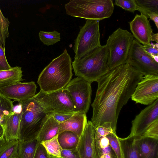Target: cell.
Returning <instances> with one entry per match:
<instances>
[{"label": "cell", "instance_id": "obj_11", "mask_svg": "<svg viewBox=\"0 0 158 158\" xmlns=\"http://www.w3.org/2000/svg\"><path fill=\"white\" fill-rule=\"evenodd\" d=\"M131 98L136 103L147 105L158 99V75L144 76L137 84Z\"/></svg>", "mask_w": 158, "mask_h": 158}, {"label": "cell", "instance_id": "obj_30", "mask_svg": "<svg viewBox=\"0 0 158 158\" xmlns=\"http://www.w3.org/2000/svg\"><path fill=\"white\" fill-rule=\"evenodd\" d=\"M113 133H116L114 131L109 123H105L96 128V136L98 139Z\"/></svg>", "mask_w": 158, "mask_h": 158}, {"label": "cell", "instance_id": "obj_23", "mask_svg": "<svg viewBox=\"0 0 158 158\" xmlns=\"http://www.w3.org/2000/svg\"><path fill=\"white\" fill-rule=\"evenodd\" d=\"M80 137L69 131H64L58 134L57 138L62 149H71L77 148Z\"/></svg>", "mask_w": 158, "mask_h": 158}, {"label": "cell", "instance_id": "obj_24", "mask_svg": "<svg viewBox=\"0 0 158 158\" xmlns=\"http://www.w3.org/2000/svg\"><path fill=\"white\" fill-rule=\"evenodd\" d=\"M137 10L148 18V14L150 12L158 13V0H135Z\"/></svg>", "mask_w": 158, "mask_h": 158}, {"label": "cell", "instance_id": "obj_19", "mask_svg": "<svg viewBox=\"0 0 158 158\" xmlns=\"http://www.w3.org/2000/svg\"><path fill=\"white\" fill-rule=\"evenodd\" d=\"M51 114L45 121L37 138L40 143L50 140L58 134L59 123L53 118Z\"/></svg>", "mask_w": 158, "mask_h": 158}, {"label": "cell", "instance_id": "obj_28", "mask_svg": "<svg viewBox=\"0 0 158 158\" xmlns=\"http://www.w3.org/2000/svg\"><path fill=\"white\" fill-rule=\"evenodd\" d=\"M10 23L2 14L0 8V45L5 48L6 38L9 35L8 27Z\"/></svg>", "mask_w": 158, "mask_h": 158}, {"label": "cell", "instance_id": "obj_13", "mask_svg": "<svg viewBox=\"0 0 158 158\" xmlns=\"http://www.w3.org/2000/svg\"><path fill=\"white\" fill-rule=\"evenodd\" d=\"M77 148L80 158H99L96 128L91 121L87 122Z\"/></svg>", "mask_w": 158, "mask_h": 158}, {"label": "cell", "instance_id": "obj_12", "mask_svg": "<svg viewBox=\"0 0 158 158\" xmlns=\"http://www.w3.org/2000/svg\"><path fill=\"white\" fill-rule=\"evenodd\" d=\"M158 119V99L148 105L132 121L131 132L127 138H136L142 135L152 123Z\"/></svg>", "mask_w": 158, "mask_h": 158}, {"label": "cell", "instance_id": "obj_35", "mask_svg": "<svg viewBox=\"0 0 158 158\" xmlns=\"http://www.w3.org/2000/svg\"><path fill=\"white\" fill-rule=\"evenodd\" d=\"M11 68L6 58L5 48L0 45V71L8 70Z\"/></svg>", "mask_w": 158, "mask_h": 158}, {"label": "cell", "instance_id": "obj_8", "mask_svg": "<svg viewBox=\"0 0 158 158\" xmlns=\"http://www.w3.org/2000/svg\"><path fill=\"white\" fill-rule=\"evenodd\" d=\"M33 98L46 107L51 113H76L72 100L64 88L50 93L40 90Z\"/></svg>", "mask_w": 158, "mask_h": 158}, {"label": "cell", "instance_id": "obj_7", "mask_svg": "<svg viewBox=\"0 0 158 158\" xmlns=\"http://www.w3.org/2000/svg\"><path fill=\"white\" fill-rule=\"evenodd\" d=\"M74 41V60H78L100 47L99 20L85 19Z\"/></svg>", "mask_w": 158, "mask_h": 158}, {"label": "cell", "instance_id": "obj_5", "mask_svg": "<svg viewBox=\"0 0 158 158\" xmlns=\"http://www.w3.org/2000/svg\"><path fill=\"white\" fill-rule=\"evenodd\" d=\"M64 8L68 15L100 21L110 17L114 4L112 0H71Z\"/></svg>", "mask_w": 158, "mask_h": 158}, {"label": "cell", "instance_id": "obj_9", "mask_svg": "<svg viewBox=\"0 0 158 158\" xmlns=\"http://www.w3.org/2000/svg\"><path fill=\"white\" fill-rule=\"evenodd\" d=\"M91 83L77 77L71 80L64 88L68 92L76 113L86 114L91 101Z\"/></svg>", "mask_w": 158, "mask_h": 158}, {"label": "cell", "instance_id": "obj_10", "mask_svg": "<svg viewBox=\"0 0 158 158\" xmlns=\"http://www.w3.org/2000/svg\"><path fill=\"white\" fill-rule=\"evenodd\" d=\"M126 63L130 64L144 76L158 75V62L144 51L142 45L135 39L133 40Z\"/></svg>", "mask_w": 158, "mask_h": 158}, {"label": "cell", "instance_id": "obj_25", "mask_svg": "<svg viewBox=\"0 0 158 158\" xmlns=\"http://www.w3.org/2000/svg\"><path fill=\"white\" fill-rule=\"evenodd\" d=\"M19 143L16 139L6 141L0 148V158H11L16 155Z\"/></svg>", "mask_w": 158, "mask_h": 158}, {"label": "cell", "instance_id": "obj_43", "mask_svg": "<svg viewBox=\"0 0 158 158\" xmlns=\"http://www.w3.org/2000/svg\"><path fill=\"white\" fill-rule=\"evenodd\" d=\"M6 142L3 136L0 137V148Z\"/></svg>", "mask_w": 158, "mask_h": 158}, {"label": "cell", "instance_id": "obj_1", "mask_svg": "<svg viewBox=\"0 0 158 158\" xmlns=\"http://www.w3.org/2000/svg\"><path fill=\"white\" fill-rule=\"evenodd\" d=\"M143 76L126 63L110 70L97 81L98 86L91 104L93 112L91 121L95 128L109 123L116 133L119 113Z\"/></svg>", "mask_w": 158, "mask_h": 158}, {"label": "cell", "instance_id": "obj_44", "mask_svg": "<svg viewBox=\"0 0 158 158\" xmlns=\"http://www.w3.org/2000/svg\"><path fill=\"white\" fill-rule=\"evenodd\" d=\"M50 158H62L61 157H57L52 155H50Z\"/></svg>", "mask_w": 158, "mask_h": 158}, {"label": "cell", "instance_id": "obj_20", "mask_svg": "<svg viewBox=\"0 0 158 158\" xmlns=\"http://www.w3.org/2000/svg\"><path fill=\"white\" fill-rule=\"evenodd\" d=\"M21 67L16 66L8 70L0 71V87L23 81Z\"/></svg>", "mask_w": 158, "mask_h": 158}, {"label": "cell", "instance_id": "obj_2", "mask_svg": "<svg viewBox=\"0 0 158 158\" xmlns=\"http://www.w3.org/2000/svg\"><path fill=\"white\" fill-rule=\"evenodd\" d=\"M72 59L65 48L59 56L53 59L42 71L37 83L40 90L45 93L64 88L73 74Z\"/></svg>", "mask_w": 158, "mask_h": 158}, {"label": "cell", "instance_id": "obj_45", "mask_svg": "<svg viewBox=\"0 0 158 158\" xmlns=\"http://www.w3.org/2000/svg\"><path fill=\"white\" fill-rule=\"evenodd\" d=\"M11 158H18L17 156V154L15 156H12Z\"/></svg>", "mask_w": 158, "mask_h": 158}, {"label": "cell", "instance_id": "obj_42", "mask_svg": "<svg viewBox=\"0 0 158 158\" xmlns=\"http://www.w3.org/2000/svg\"><path fill=\"white\" fill-rule=\"evenodd\" d=\"M151 41H155L158 44V33L154 34L153 33L151 38Z\"/></svg>", "mask_w": 158, "mask_h": 158}, {"label": "cell", "instance_id": "obj_36", "mask_svg": "<svg viewBox=\"0 0 158 158\" xmlns=\"http://www.w3.org/2000/svg\"><path fill=\"white\" fill-rule=\"evenodd\" d=\"M60 157L62 158H80L77 148L71 149H62Z\"/></svg>", "mask_w": 158, "mask_h": 158}, {"label": "cell", "instance_id": "obj_39", "mask_svg": "<svg viewBox=\"0 0 158 158\" xmlns=\"http://www.w3.org/2000/svg\"><path fill=\"white\" fill-rule=\"evenodd\" d=\"M53 118L59 123L65 121L70 118L73 114L52 113L51 114Z\"/></svg>", "mask_w": 158, "mask_h": 158}, {"label": "cell", "instance_id": "obj_29", "mask_svg": "<svg viewBox=\"0 0 158 158\" xmlns=\"http://www.w3.org/2000/svg\"><path fill=\"white\" fill-rule=\"evenodd\" d=\"M106 137L108 139L110 145L115 152L117 158H123L118 136L116 134H111Z\"/></svg>", "mask_w": 158, "mask_h": 158}, {"label": "cell", "instance_id": "obj_33", "mask_svg": "<svg viewBox=\"0 0 158 158\" xmlns=\"http://www.w3.org/2000/svg\"><path fill=\"white\" fill-rule=\"evenodd\" d=\"M14 107L13 102L0 91V110L9 114L13 111Z\"/></svg>", "mask_w": 158, "mask_h": 158}, {"label": "cell", "instance_id": "obj_34", "mask_svg": "<svg viewBox=\"0 0 158 158\" xmlns=\"http://www.w3.org/2000/svg\"><path fill=\"white\" fill-rule=\"evenodd\" d=\"M97 144L99 158H117L115 152L110 145L105 147L101 148L98 146L97 141Z\"/></svg>", "mask_w": 158, "mask_h": 158}, {"label": "cell", "instance_id": "obj_14", "mask_svg": "<svg viewBox=\"0 0 158 158\" xmlns=\"http://www.w3.org/2000/svg\"><path fill=\"white\" fill-rule=\"evenodd\" d=\"M37 87L35 82H17L0 87V91L10 100H14L21 104L33 98Z\"/></svg>", "mask_w": 158, "mask_h": 158}, {"label": "cell", "instance_id": "obj_31", "mask_svg": "<svg viewBox=\"0 0 158 158\" xmlns=\"http://www.w3.org/2000/svg\"><path fill=\"white\" fill-rule=\"evenodd\" d=\"M114 4L126 10L133 13L137 10L135 0H115Z\"/></svg>", "mask_w": 158, "mask_h": 158}, {"label": "cell", "instance_id": "obj_18", "mask_svg": "<svg viewBox=\"0 0 158 158\" xmlns=\"http://www.w3.org/2000/svg\"><path fill=\"white\" fill-rule=\"evenodd\" d=\"M140 158H158V139L135 138Z\"/></svg>", "mask_w": 158, "mask_h": 158}, {"label": "cell", "instance_id": "obj_4", "mask_svg": "<svg viewBox=\"0 0 158 158\" xmlns=\"http://www.w3.org/2000/svg\"><path fill=\"white\" fill-rule=\"evenodd\" d=\"M72 65L76 76L91 84L97 82L110 70L106 45H101L78 60H74Z\"/></svg>", "mask_w": 158, "mask_h": 158}, {"label": "cell", "instance_id": "obj_26", "mask_svg": "<svg viewBox=\"0 0 158 158\" xmlns=\"http://www.w3.org/2000/svg\"><path fill=\"white\" fill-rule=\"evenodd\" d=\"M44 146L48 153L50 155L60 157L62 150L58 141L57 136L41 143Z\"/></svg>", "mask_w": 158, "mask_h": 158}, {"label": "cell", "instance_id": "obj_22", "mask_svg": "<svg viewBox=\"0 0 158 158\" xmlns=\"http://www.w3.org/2000/svg\"><path fill=\"white\" fill-rule=\"evenodd\" d=\"M40 143L37 138L26 141H19L18 158H34L37 148Z\"/></svg>", "mask_w": 158, "mask_h": 158}, {"label": "cell", "instance_id": "obj_3", "mask_svg": "<svg viewBox=\"0 0 158 158\" xmlns=\"http://www.w3.org/2000/svg\"><path fill=\"white\" fill-rule=\"evenodd\" d=\"M19 141L37 138L45 121L51 113L42 103L33 97L21 104Z\"/></svg>", "mask_w": 158, "mask_h": 158}, {"label": "cell", "instance_id": "obj_21", "mask_svg": "<svg viewBox=\"0 0 158 158\" xmlns=\"http://www.w3.org/2000/svg\"><path fill=\"white\" fill-rule=\"evenodd\" d=\"M123 158H140L135 138H121L118 137Z\"/></svg>", "mask_w": 158, "mask_h": 158}, {"label": "cell", "instance_id": "obj_41", "mask_svg": "<svg viewBox=\"0 0 158 158\" xmlns=\"http://www.w3.org/2000/svg\"><path fill=\"white\" fill-rule=\"evenodd\" d=\"M8 115L5 112L2 111H0V137L3 135V128L2 123L3 117L6 115Z\"/></svg>", "mask_w": 158, "mask_h": 158}, {"label": "cell", "instance_id": "obj_27", "mask_svg": "<svg viewBox=\"0 0 158 158\" xmlns=\"http://www.w3.org/2000/svg\"><path fill=\"white\" fill-rule=\"evenodd\" d=\"M38 35L40 40L48 46L54 44L60 41L61 39L60 33L56 31H40Z\"/></svg>", "mask_w": 158, "mask_h": 158}, {"label": "cell", "instance_id": "obj_32", "mask_svg": "<svg viewBox=\"0 0 158 158\" xmlns=\"http://www.w3.org/2000/svg\"><path fill=\"white\" fill-rule=\"evenodd\" d=\"M136 138H149L158 139V119L149 126L142 135Z\"/></svg>", "mask_w": 158, "mask_h": 158}, {"label": "cell", "instance_id": "obj_6", "mask_svg": "<svg viewBox=\"0 0 158 158\" xmlns=\"http://www.w3.org/2000/svg\"><path fill=\"white\" fill-rule=\"evenodd\" d=\"M134 39L131 33L120 27L109 36L106 45L109 51L110 70L126 63Z\"/></svg>", "mask_w": 158, "mask_h": 158}, {"label": "cell", "instance_id": "obj_16", "mask_svg": "<svg viewBox=\"0 0 158 158\" xmlns=\"http://www.w3.org/2000/svg\"><path fill=\"white\" fill-rule=\"evenodd\" d=\"M21 112L13 110L3 118V136L6 141L18 140Z\"/></svg>", "mask_w": 158, "mask_h": 158}, {"label": "cell", "instance_id": "obj_15", "mask_svg": "<svg viewBox=\"0 0 158 158\" xmlns=\"http://www.w3.org/2000/svg\"><path fill=\"white\" fill-rule=\"evenodd\" d=\"M129 24L133 37L139 43L144 46L151 43L153 30L146 16L142 14H136Z\"/></svg>", "mask_w": 158, "mask_h": 158}, {"label": "cell", "instance_id": "obj_38", "mask_svg": "<svg viewBox=\"0 0 158 158\" xmlns=\"http://www.w3.org/2000/svg\"><path fill=\"white\" fill-rule=\"evenodd\" d=\"M142 48L144 51L152 56H158V44L151 43L147 46L142 45Z\"/></svg>", "mask_w": 158, "mask_h": 158}, {"label": "cell", "instance_id": "obj_40", "mask_svg": "<svg viewBox=\"0 0 158 158\" xmlns=\"http://www.w3.org/2000/svg\"><path fill=\"white\" fill-rule=\"evenodd\" d=\"M148 18H149L150 20L154 22L156 26L158 28V13L152 12L148 14Z\"/></svg>", "mask_w": 158, "mask_h": 158}, {"label": "cell", "instance_id": "obj_17", "mask_svg": "<svg viewBox=\"0 0 158 158\" xmlns=\"http://www.w3.org/2000/svg\"><path fill=\"white\" fill-rule=\"evenodd\" d=\"M87 123L86 114H75L65 121L59 123L58 134L68 131L73 132L80 137Z\"/></svg>", "mask_w": 158, "mask_h": 158}, {"label": "cell", "instance_id": "obj_37", "mask_svg": "<svg viewBox=\"0 0 158 158\" xmlns=\"http://www.w3.org/2000/svg\"><path fill=\"white\" fill-rule=\"evenodd\" d=\"M34 158H50V155L41 143L39 144L37 148Z\"/></svg>", "mask_w": 158, "mask_h": 158}]
</instances>
